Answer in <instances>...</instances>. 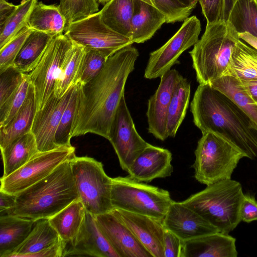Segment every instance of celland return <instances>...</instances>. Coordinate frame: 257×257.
<instances>
[{"instance_id": "1", "label": "cell", "mask_w": 257, "mask_h": 257, "mask_svg": "<svg viewBox=\"0 0 257 257\" xmlns=\"http://www.w3.org/2000/svg\"><path fill=\"white\" fill-rule=\"evenodd\" d=\"M139 52L126 46L110 56L99 73L79 85L72 138L92 133L109 140L111 126Z\"/></svg>"}, {"instance_id": "2", "label": "cell", "mask_w": 257, "mask_h": 257, "mask_svg": "<svg viewBox=\"0 0 257 257\" xmlns=\"http://www.w3.org/2000/svg\"><path fill=\"white\" fill-rule=\"evenodd\" d=\"M194 124L226 140L251 160L257 158V130L233 101L209 84H199L191 103Z\"/></svg>"}, {"instance_id": "3", "label": "cell", "mask_w": 257, "mask_h": 257, "mask_svg": "<svg viewBox=\"0 0 257 257\" xmlns=\"http://www.w3.org/2000/svg\"><path fill=\"white\" fill-rule=\"evenodd\" d=\"M71 160L63 162L46 177L16 195L11 215L35 221L49 219L73 201L80 199Z\"/></svg>"}, {"instance_id": "4", "label": "cell", "mask_w": 257, "mask_h": 257, "mask_svg": "<svg viewBox=\"0 0 257 257\" xmlns=\"http://www.w3.org/2000/svg\"><path fill=\"white\" fill-rule=\"evenodd\" d=\"M239 40L238 32L228 21L207 24L201 39L189 52L199 84H209L226 75Z\"/></svg>"}, {"instance_id": "5", "label": "cell", "mask_w": 257, "mask_h": 257, "mask_svg": "<svg viewBox=\"0 0 257 257\" xmlns=\"http://www.w3.org/2000/svg\"><path fill=\"white\" fill-rule=\"evenodd\" d=\"M243 197L240 183L229 179L208 185L181 202L220 232L228 234L241 221L240 209Z\"/></svg>"}, {"instance_id": "6", "label": "cell", "mask_w": 257, "mask_h": 257, "mask_svg": "<svg viewBox=\"0 0 257 257\" xmlns=\"http://www.w3.org/2000/svg\"><path fill=\"white\" fill-rule=\"evenodd\" d=\"M192 165L195 179L207 186L231 179L239 160L246 157L235 146L213 133L202 134Z\"/></svg>"}, {"instance_id": "7", "label": "cell", "mask_w": 257, "mask_h": 257, "mask_svg": "<svg viewBox=\"0 0 257 257\" xmlns=\"http://www.w3.org/2000/svg\"><path fill=\"white\" fill-rule=\"evenodd\" d=\"M172 201L168 190L138 181L130 175L112 178L113 209L163 220Z\"/></svg>"}, {"instance_id": "8", "label": "cell", "mask_w": 257, "mask_h": 257, "mask_svg": "<svg viewBox=\"0 0 257 257\" xmlns=\"http://www.w3.org/2000/svg\"><path fill=\"white\" fill-rule=\"evenodd\" d=\"M70 164L79 199L86 211L94 216L111 211L112 178L106 175L102 164L90 157L75 156Z\"/></svg>"}, {"instance_id": "9", "label": "cell", "mask_w": 257, "mask_h": 257, "mask_svg": "<svg viewBox=\"0 0 257 257\" xmlns=\"http://www.w3.org/2000/svg\"><path fill=\"white\" fill-rule=\"evenodd\" d=\"M64 35L85 50L97 51L107 57L134 43L108 27L99 11L81 20L67 24Z\"/></svg>"}, {"instance_id": "10", "label": "cell", "mask_w": 257, "mask_h": 257, "mask_svg": "<svg viewBox=\"0 0 257 257\" xmlns=\"http://www.w3.org/2000/svg\"><path fill=\"white\" fill-rule=\"evenodd\" d=\"M75 150L71 146L39 151L19 169L1 177L0 191L16 196L46 177L63 162L75 157Z\"/></svg>"}, {"instance_id": "11", "label": "cell", "mask_w": 257, "mask_h": 257, "mask_svg": "<svg viewBox=\"0 0 257 257\" xmlns=\"http://www.w3.org/2000/svg\"><path fill=\"white\" fill-rule=\"evenodd\" d=\"M72 45L64 34L53 37L37 66L28 74L34 88L37 110L42 108L54 94L60 68Z\"/></svg>"}, {"instance_id": "12", "label": "cell", "mask_w": 257, "mask_h": 257, "mask_svg": "<svg viewBox=\"0 0 257 257\" xmlns=\"http://www.w3.org/2000/svg\"><path fill=\"white\" fill-rule=\"evenodd\" d=\"M201 30L200 20L195 16L186 19L172 38L150 54L145 78L152 79L161 77L171 69L183 52L197 42Z\"/></svg>"}, {"instance_id": "13", "label": "cell", "mask_w": 257, "mask_h": 257, "mask_svg": "<svg viewBox=\"0 0 257 257\" xmlns=\"http://www.w3.org/2000/svg\"><path fill=\"white\" fill-rule=\"evenodd\" d=\"M108 141L117 156L121 168L126 172L149 145L136 129L124 95L120 100L112 121Z\"/></svg>"}, {"instance_id": "14", "label": "cell", "mask_w": 257, "mask_h": 257, "mask_svg": "<svg viewBox=\"0 0 257 257\" xmlns=\"http://www.w3.org/2000/svg\"><path fill=\"white\" fill-rule=\"evenodd\" d=\"M73 88L61 98H58L53 94L45 105L37 110L31 132L35 137L39 152L48 151L59 148L56 142V133Z\"/></svg>"}, {"instance_id": "15", "label": "cell", "mask_w": 257, "mask_h": 257, "mask_svg": "<svg viewBox=\"0 0 257 257\" xmlns=\"http://www.w3.org/2000/svg\"><path fill=\"white\" fill-rule=\"evenodd\" d=\"M181 75L174 69H170L160 78V84L148 100L147 117L148 132L156 139L165 141L167 112L174 88Z\"/></svg>"}, {"instance_id": "16", "label": "cell", "mask_w": 257, "mask_h": 257, "mask_svg": "<svg viewBox=\"0 0 257 257\" xmlns=\"http://www.w3.org/2000/svg\"><path fill=\"white\" fill-rule=\"evenodd\" d=\"M111 211L153 257H164L163 220L116 209Z\"/></svg>"}, {"instance_id": "17", "label": "cell", "mask_w": 257, "mask_h": 257, "mask_svg": "<svg viewBox=\"0 0 257 257\" xmlns=\"http://www.w3.org/2000/svg\"><path fill=\"white\" fill-rule=\"evenodd\" d=\"M94 217L100 230L119 257H153L111 211Z\"/></svg>"}, {"instance_id": "18", "label": "cell", "mask_w": 257, "mask_h": 257, "mask_svg": "<svg viewBox=\"0 0 257 257\" xmlns=\"http://www.w3.org/2000/svg\"><path fill=\"white\" fill-rule=\"evenodd\" d=\"M163 221L166 229L184 241L219 232L195 211L173 200Z\"/></svg>"}, {"instance_id": "19", "label": "cell", "mask_w": 257, "mask_h": 257, "mask_svg": "<svg viewBox=\"0 0 257 257\" xmlns=\"http://www.w3.org/2000/svg\"><path fill=\"white\" fill-rule=\"evenodd\" d=\"M73 255L119 257L100 230L94 216L87 212L79 233L66 243L63 256Z\"/></svg>"}, {"instance_id": "20", "label": "cell", "mask_w": 257, "mask_h": 257, "mask_svg": "<svg viewBox=\"0 0 257 257\" xmlns=\"http://www.w3.org/2000/svg\"><path fill=\"white\" fill-rule=\"evenodd\" d=\"M172 155L168 149L149 144L137 158L127 171L139 182H149L169 177L173 172Z\"/></svg>"}, {"instance_id": "21", "label": "cell", "mask_w": 257, "mask_h": 257, "mask_svg": "<svg viewBox=\"0 0 257 257\" xmlns=\"http://www.w3.org/2000/svg\"><path fill=\"white\" fill-rule=\"evenodd\" d=\"M236 239L216 232L184 241L183 257H236Z\"/></svg>"}, {"instance_id": "22", "label": "cell", "mask_w": 257, "mask_h": 257, "mask_svg": "<svg viewBox=\"0 0 257 257\" xmlns=\"http://www.w3.org/2000/svg\"><path fill=\"white\" fill-rule=\"evenodd\" d=\"M165 23V15L157 8L143 1L134 0L131 37L133 43H142L150 39Z\"/></svg>"}, {"instance_id": "23", "label": "cell", "mask_w": 257, "mask_h": 257, "mask_svg": "<svg viewBox=\"0 0 257 257\" xmlns=\"http://www.w3.org/2000/svg\"><path fill=\"white\" fill-rule=\"evenodd\" d=\"M37 111L34 88L30 83L26 99L20 109L6 125L0 127V148L31 131Z\"/></svg>"}, {"instance_id": "24", "label": "cell", "mask_w": 257, "mask_h": 257, "mask_svg": "<svg viewBox=\"0 0 257 257\" xmlns=\"http://www.w3.org/2000/svg\"><path fill=\"white\" fill-rule=\"evenodd\" d=\"M35 222L15 215L0 217V257H10L28 237Z\"/></svg>"}, {"instance_id": "25", "label": "cell", "mask_w": 257, "mask_h": 257, "mask_svg": "<svg viewBox=\"0 0 257 257\" xmlns=\"http://www.w3.org/2000/svg\"><path fill=\"white\" fill-rule=\"evenodd\" d=\"M1 150L4 166L2 177H6L19 169L39 152L31 131L16 139Z\"/></svg>"}, {"instance_id": "26", "label": "cell", "mask_w": 257, "mask_h": 257, "mask_svg": "<svg viewBox=\"0 0 257 257\" xmlns=\"http://www.w3.org/2000/svg\"><path fill=\"white\" fill-rule=\"evenodd\" d=\"M86 212L83 203L78 199L48 219L61 240L67 243L72 241L79 233Z\"/></svg>"}, {"instance_id": "27", "label": "cell", "mask_w": 257, "mask_h": 257, "mask_svg": "<svg viewBox=\"0 0 257 257\" xmlns=\"http://www.w3.org/2000/svg\"><path fill=\"white\" fill-rule=\"evenodd\" d=\"M61 239L48 219L35 221L33 229L23 243L10 257H30L43 249L59 242Z\"/></svg>"}, {"instance_id": "28", "label": "cell", "mask_w": 257, "mask_h": 257, "mask_svg": "<svg viewBox=\"0 0 257 257\" xmlns=\"http://www.w3.org/2000/svg\"><path fill=\"white\" fill-rule=\"evenodd\" d=\"M67 25L66 20L58 6L48 5L37 2L27 21L32 30L48 34L52 36L63 35Z\"/></svg>"}, {"instance_id": "29", "label": "cell", "mask_w": 257, "mask_h": 257, "mask_svg": "<svg viewBox=\"0 0 257 257\" xmlns=\"http://www.w3.org/2000/svg\"><path fill=\"white\" fill-rule=\"evenodd\" d=\"M84 53L83 47L74 43L67 52L55 81L54 94L58 98L77 84Z\"/></svg>"}, {"instance_id": "30", "label": "cell", "mask_w": 257, "mask_h": 257, "mask_svg": "<svg viewBox=\"0 0 257 257\" xmlns=\"http://www.w3.org/2000/svg\"><path fill=\"white\" fill-rule=\"evenodd\" d=\"M209 84L228 96L249 117L257 130V104L236 78L223 76Z\"/></svg>"}, {"instance_id": "31", "label": "cell", "mask_w": 257, "mask_h": 257, "mask_svg": "<svg viewBox=\"0 0 257 257\" xmlns=\"http://www.w3.org/2000/svg\"><path fill=\"white\" fill-rule=\"evenodd\" d=\"M53 37L48 34L32 30L16 57L13 66L23 73L31 72L40 61Z\"/></svg>"}, {"instance_id": "32", "label": "cell", "mask_w": 257, "mask_h": 257, "mask_svg": "<svg viewBox=\"0 0 257 257\" xmlns=\"http://www.w3.org/2000/svg\"><path fill=\"white\" fill-rule=\"evenodd\" d=\"M99 12L102 20L108 27L131 39L134 0H110Z\"/></svg>"}, {"instance_id": "33", "label": "cell", "mask_w": 257, "mask_h": 257, "mask_svg": "<svg viewBox=\"0 0 257 257\" xmlns=\"http://www.w3.org/2000/svg\"><path fill=\"white\" fill-rule=\"evenodd\" d=\"M225 75L240 81L257 80V50L240 39L233 49Z\"/></svg>"}, {"instance_id": "34", "label": "cell", "mask_w": 257, "mask_h": 257, "mask_svg": "<svg viewBox=\"0 0 257 257\" xmlns=\"http://www.w3.org/2000/svg\"><path fill=\"white\" fill-rule=\"evenodd\" d=\"M191 91L190 83L181 76L176 84L169 106L166 122L168 137H175L186 114Z\"/></svg>"}, {"instance_id": "35", "label": "cell", "mask_w": 257, "mask_h": 257, "mask_svg": "<svg viewBox=\"0 0 257 257\" xmlns=\"http://www.w3.org/2000/svg\"><path fill=\"white\" fill-rule=\"evenodd\" d=\"M238 33L257 38V0H237L227 20Z\"/></svg>"}, {"instance_id": "36", "label": "cell", "mask_w": 257, "mask_h": 257, "mask_svg": "<svg viewBox=\"0 0 257 257\" xmlns=\"http://www.w3.org/2000/svg\"><path fill=\"white\" fill-rule=\"evenodd\" d=\"M37 0H23L0 30V49L14 38L27 25Z\"/></svg>"}, {"instance_id": "37", "label": "cell", "mask_w": 257, "mask_h": 257, "mask_svg": "<svg viewBox=\"0 0 257 257\" xmlns=\"http://www.w3.org/2000/svg\"><path fill=\"white\" fill-rule=\"evenodd\" d=\"M79 85L73 88L70 100L64 109L56 133V142L60 147H70L73 121L77 104Z\"/></svg>"}, {"instance_id": "38", "label": "cell", "mask_w": 257, "mask_h": 257, "mask_svg": "<svg viewBox=\"0 0 257 257\" xmlns=\"http://www.w3.org/2000/svg\"><path fill=\"white\" fill-rule=\"evenodd\" d=\"M58 6L67 25L99 12L97 0H60Z\"/></svg>"}, {"instance_id": "39", "label": "cell", "mask_w": 257, "mask_h": 257, "mask_svg": "<svg viewBox=\"0 0 257 257\" xmlns=\"http://www.w3.org/2000/svg\"><path fill=\"white\" fill-rule=\"evenodd\" d=\"M30 81L28 74L12 95L0 106V127L7 124L23 106L28 94Z\"/></svg>"}, {"instance_id": "40", "label": "cell", "mask_w": 257, "mask_h": 257, "mask_svg": "<svg viewBox=\"0 0 257 257\" xmlns=\"http://www.w3.org/2000/svg\"><path fill=\"white\" fill-rule=\"evenodd\" d=\"M108 58L97 51L85 50L78 83L84 85L95 78L101 71Z\"/></svg>"}, {"instance_id": "41", "label": "cell", "mask_w": 257, "mask_h": 257, "mask_svg": "<svg viewBox=\"0 0 257 257\" xmlns=\"http://www.w3.org/2000/svg\"><path fill=\"white\" fill-rule=\"evenodd\" d=\"M159 10L166 17L167 23L183 22L191 14L193 9L179 0H141Z\"/></svg>"}, {"instance_id": "42", "label": "cell", "mask_w": 257, "mask_h": 257, "mask_svg": "<svg viewBox=\"0 0 257 257\" xmlns=\"http://www.w3.org/2000/svg\"><path fill=\"white\" fill-rule=\"evenodd\" d=\"M33 30L25 26L10 41L0 49V72L13 65L14 61Z\"/></svg>"}, {"instance_id": "43", "label": "cell", "mask_w": 257, "mask_h": 257, "mask_svg": "<svg viewBox=\"0 0 257 257\" xmlns=\"http://www.w3.org/2000/svg\"><path fill=\"white\" fill-rule=\"evenodd\" d=\"M23 74L13 65L0 72V106L18 88L22 81Z\"/></svg>"}, {"instance_id": "44", "label": "cell", "mask_w": 257, "mask_h": 257, "mask_svg": "<svg viewBox=\"0 0 257 257\" xmlns=\"http://www.w3.org/2000/svg\"><path fill=\"white\" fill-rule=\"evenodd\" d=\"M163 245L164 257H183L184 241L168 229L165 228Z\"/></svg>"}, {"instance_id": "45", "label": "cell", "mask_w": 257, "mask_h": 257, "mask_svg": "<svg viewBox=\"0 0 257 257\" xmlns=\"http://www.w3.org/2000/svg\"><path fill=\"white\" fill-rule=\"evenodd\" d=\"M201 7L207 24L221 20L223 11V0H198Z\"/></svg>"}, {"instance_id": "46", "label": "cell", "mask_w": 257, "mask_h": 257, "mask_svg": "<svg viewBox=\"0 0 257 257\" xmlns=\"http://www.w3.org/2000/svg\"><path fill=\"white\" fill-rule=\"evenodd\" d=\"M240 215L241 220L243 222L249 223L257 221V202L254 196L249 193L244 194Z\"/></svg>"}, {"instance_id": "47", "label": "cell", "mask_w": 257, "mask_h": 257, "mask_svg": "<svg viewBox=\"0 0 257 257\" xmlns=\"http://www.w3.org/2000/svg\"><path fill=\"white\" fill-rule=\"evenodd\" d=\"M15 201V195L0 191V217L11 215Z\"/></svg>"}, {"instance_id": "48", "label": "cell", "mask_w": 257, "mask_h": 257, "mask_svg": "<svg viewBox=\"0 0 257 257\" xmlns=\"http://www.w3.org/2000/svg\"><path fill=\"white\" fill-rule=\"evenodd\" d=\"M18 5L0 0V30H1L9 18L16 11Z\"/></svg>"}, {"instance_id": "49", "label": "cell", "mask_w": 257, "mask_h": 257, "mask_svg": "<svg viewBox=\"0 0 257 257\" xmlns=\"http://www.w3.org/2000/svg\"><path fill=\"white\" fill-rule=\"evenodd\" d=\"M240 82L253 101L257 104V80Z\"/></svg>"}, {"instance_id": "50", "label": "cell", "mask_w": 257, "mask_h": 257, "mask_svg": "<svg viewBox=\"0 0 257 257\" xmlns=\"http://www.w3.org/2000/svg\"><path fill=\"white\" fill-rule=\"evenodd\" d=\"M237 0H223V11L221 20L227 21L231 11Z\"/></svg>"}, {"instance_id": "51", "label": "cell", "mask_w": 257, "mask_h": 257, "mask_svg": "<svg viewBox=\"0 0 257 257\" xmlns=\"http://www.w3.org/2000/svg\"><path fill=\"white\" fill-rule=\"evenodd\" d=\"M240 39L257 50V38L247 32L238 33Z\"/></svg>"}, {"instance_id": "52", "label": "cell", "mask_w": 257, "mask_h": 257, "mask_svg": "<svg viewBox=\"0 0 257 257\" xmlns=\"http://www.w3.org/2000/svg\"><path fill=\"white\" fill-rule=\"evenodd\" d=\"M182 4L187 6L188 7L194 9L197 3V2L196 0H179Z\"/></svg>"}, {"instance_id": "53", "label": "cell", "mask_w": 257, "mask_h": 257, "mask_svg": "<svg viewBox=\"0 0 257 257\" xmlns=\"http://www.w3.org/2000/svg\"><path fill=\"white\" fill-rule=\"evenodd\" d=\"M110 0H97L98 4H101L102 5H105L106 3L109 2Z\"/></svg>"}, {"instance_id": "54", "label": "cell", "mask_w": 257, "mask_h": 257, "mask_svg": "<svg viewBox=\"0 0 257 257\" xmlns=\"http://www.w3.org/2000/svg\"><path fill=\"white\" fill-rule=\"evenodd\" d=\"M198 2V0H196Z\"/></svg>"}]
</instances>
